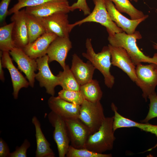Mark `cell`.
<instances>
[{"instance_id": "obj_1", "label": "cell", "mask_w": 157, "mask_h": 157, "mask_svg": "<svg viewBox=\"0 0 157 157\" xmlns=\"http://www.w3.org/2000/svg\"><path fill=\"white\" fill-rule=\"evenodd\" d=\"M142 38L141 34L138 31H135L131 34H127L123 31L108 35V39L111 45L124 49L135 65L142 62L157 64L156 57L154 56L151 58L145 55L137 46V40Z\"/></svg>"}, {"instance_id": "obj_2", "label": "cell", "mask_w": 157, "mask_h": 157, "mask_svg": "<svg viewBox=\"0 0 157 157\" xmlns=\"http://www.w3.org/2000/svg\"><path fill=\"white\" fill-rule=\"evenodd\" d=\"M113 120V116L105 117L99 129L89 137L84 148L100 154L112 149L115 139Z\"/></svg>"}, {"instance_id": "obj_3", "label": "cell", "mask_w": 157, "mask_h": 157, "mask_svg": "<svg viewBox=\"0 0 157 157\" xmlns=\"http://www.w3.org/2000/svg\"><path fill=\"white\" fill-rule=\"evenodd\" d=\"M85 45L86 52L83 53L82 56L89 61L95 69L102 74L106 86L112 88L115 83V78L110 72L112 64L108 46H104L100 52L96 53L93 48L91 38L86 39Z\"/></svg>"}, {"instance_id": "obj_4", "label": "cell", "mask_w": 157, "mask_h": 157, "mask_svg": "<svg viewBox=\"0 0 157 157\" xmlns=\"http://www.w3.org/2000/svg\"><path fill=\"white\" fill-rule=\"evenodd\" d=\"M93 1L94 6L92 12L84 18L70 24L72 29L85 23L94 22L99 23L105 27L108 35L124 31L110 18L106 8L105 0Z\"/></svg>"}, {"instance_id": "obj_5", "label": "cell", "mask_w": 157, "mask_h": 157, "mask_svg": "<svg viewBox=\"0 0 157 157\" xmlns=\"http://www.w3.org/2000/svg\"><path fill=\"white\" fill-rule=\"evenodd\" d=\"M105 118L100 101L92 102L84 100L80 105L78 119L88 128L92 134L99 129Z\"/></svg>"}, {"instance_id": "obj_6", "label": "cell", "mask_w": 157, "mask_h": 157, "mask_svg": "<svg viewBox=\"0 0 157 157\" xmlns=\"http://www.w3.org/2000/svg\"><path fill=\"white\" fill-rule=\"evenodd\" d=\"M150 64L140 63L135 68L137 79L135 82L142 90V97L146 101L149 96L155 92L157 85V64Z\"/></svg>"}, {"instance_id": "obj_7", "label": "cell", "mask_w": 157, "mask_h": 157, "mask_svg": "<svg viewBox=\"0 0 157 157\" xmlns=\"http://www.w3.org/2000/svg\"><path fill=\"white\" fill-rule=\"evenodd\" d=\"M49 122L54 129L53 137L59 157L66 156L70 142L65 119L51 111L48 115Z\"/></svg>"}, {"instance_id": "obj_8", "label": "cell", "mask_w": 157, "mask_h": 157, "mask_svg": "<svg viewBox=\"0 0 157 157\" xmlns=\"http://www.w3.org/2000/svg\"><path fill=\"white\" fill-rule=\"evenodd\" d=\"M67 13L59 12L47 17H37L46 32L54 33L59 37H69L72 29L69 23Z\"/></svg>"}, {"instance_id": "obj_9", "label": "cell", "mask_w": 157, "mask_h": 157, "mask_svg": "<svg viewBox=\"0 0 157 157\" xmlns=\"http://www.w3.org/2000/svg\"><path fill=\"white\" fill-rule=\"evenodd\" d=\"M38 72L35 78L38 80L41 87H44L47 93L54 96L55 88L59 85V78L52 73L49 65V57L47 54L36 59Z\"/></svg>"}, {"instance_id": "obj_10", "label": "cell", "mask_w": 157, "mask_h": 157, "mask_svg": "<svg viewBox=\"0 0 157 157\" xmlns=\"http://www.w3.org/2000/svg\"><path fill=\"white\" fill-rule=\"evenodd\" d=\"M9 52L19 69L25 74L29 85L33 88L36 75L35 72L37 69L36 59L30 58L22 48L15 47Z\"/></svg>"}, {"instance_id": "obj_11", "label": "cell", "mask_w": 157, "mask_h": 157, "mask_svg": "<svg viewBox=\"0 0 157 157\" xmlns=\"http://www.w3.org/2000/svg\"><path fill=\"white\" fill-rule=\"evenodd\" d=\"M112 65L121 69L131 80L135 82L137 79L135 65L126 51L123 48L109 44Z\"/></svg>"}, {"instance_id": "obj_12", "label": "cell", "mask_w": 157, "mask_h": 157, "mask_svg": "<svg viewBox=\"0 0 157 157\" xmlns=\"http://www.w3.org/2000/svg\"><path fill=\"white\" fill-rule=\"evenodd\" d=\"M26 15L25 8H23L13 13L10 18L14 23L12 37L15 47L22 49L29 43Z\"/></svg>"}, {"instance_id": "obj_13", "label": "cell", "mask_w": 157, "mask_h": 157, "mask_svg": "<svg viewBox=\"0 0 157 157\" xmlns=\"http://www.w3.org/2000/svg\"><path fill=\"white\" fill-rule=\"evenodd\" d=\"M71 145L77 149L84 148L90 135L88 128L78 118L65 119Z\"/></svg>"}, {"instance_id": "obj_14", "label": "cell", "mask_w": 157, "mask_h": 157, "mask_svg": "<svg viewBox=\"0 0 157 157\" xmlns=\"http://www.w3.org/2000/svg\"><path fill=\"white\" fill-rule=\"evenodd\" d=\"M72 47L69 37H58L47 49V54L49 57V63L56 61L63 69L66 65L65 61L68 53Z\"/></svg>"}, {"instance_id": "obj_15", "label": "cell", "mask_w": 157, "mask_h": 157, "mask_svg": "<svg viewBox=\"0 0 157 157\" xmlns=\"http://www.w3.org/2000/svg\"><path fill=\"white\" fill-rule=\"evenodd\" d=\"M105 3L107 10L112 20L127 34L133 33L139 24L145 20L149 16L148 15H146L144 17L140 19H129L116 9L111 1L105 0Z\"/></svg>"}, {"instance_id": "obj_16", "label": "cell", "mask_w": 157, "mask_h": 157, "mask_svg": "<svg viewBox=\"0 0 157 157\" xmlns=\"http://www.w3.org/2000/svg\"><path fill=\"white\" fill-rule=\"evenodd\" d=\"M10 55L9 52L0 51V57L3 67L7 68L10 73L13 88V94L14 98L17 99L20 90L23 88H27L29 84L28 81L14 66Z\"/></svg>"}, {"instance_id": "obj_17", "label": "cell", "mask_w": 157, "mask_h": 157, "mask_svg": "<svg viewBox=\"0 0 157 157\" xmlns=\"http://www.w3.org/2000/svg\"><path fill=\"white\" fill-rule=\"evenodd\" d=\"M51 111L65 119H74L79 117L80 105L67 101L59 97L51 96L48 101Z\"/></svg>"}, {"instance_id": "obj_18", "label": "cell", "mask_w": 157, "mask_h": 157, "mask_svg": "<svg viewBox=\"0 0 157 157\" xmlns=\"http://www.w3.org/2000/svg\"><path fill=\"white\" fill-rule=\"evenodd\" d=\"M68 0L53 1L38 6L26 7L25 11L26 13L37 17H43L59 12L68 13L70 12Z\"/></svg>"}, {"instance_id": "obj_19", "label": "cell", "mask_w": 157, "mask_h": 157, "mask_svg": "<svg viewBox=\"0 0 157 157\" xmlns=\"http://www.w3.org/2000/svg\"><path fill=\"white\" fill-rule=\"evenodd\" d=\"M58 37L54 33L46 32L23 49L30 58L36 59L47 54L49 46Z\"/></svg>"}, {"instance_id": "obj_20", "label": "cell", "mask_w": 157, "mask_h": 157, "mask_svg": "<svg viewBox=\"0 0 157 157\" xmlns=\"http://www.w3.org/2000/svg\"><path fill=\"white\" fill-rule=\"evenodd\" d=\"M77 82L81 85L92 80L95 68L89 60L84 63L76 53L72 55L70 69Z\"/></svg>"}, {"instance_id": "obj_21", "label": "cell", "mask_w": 157, "mask_h": 157, "mask_svg": "<svg viewBox=\"0 0 157 157\" xmlns=\"http://www.w3.org/2000/svg\"><path fill=\"white\" fill-rule=\"evenodd\" d=\"M112 110L114 113L113 123V130L123 128L135 127L141 130L154 134L157 137V125L147 123H139L126 118L120 114L117 111V108L113 103L111 104ZM157 147V143L152 147L154 149Z\"/></svg>"}, {"instance_id": "obj_22", "label": "cell", "mask_w": 157, "mask_h": 157, "mask_svg": "<svg viewBox=\"0 0 157 157\" xmlns=\"http://www.w3.org/2000/svg\"><path fill=\"white\" fill-rule=\"evenodd\" d=\"M32 122L35 126V131L36 142L35 157H55V154L51 148L50 144L44 136L41 129L40 122L36 116H33Z\"/></svg>"}, {"instance_id": "obj_23", "label": "cell", "mask_w": 157, "mask_h": 157, "mask_svg": "<svg viewBox=\"0 0 157 157\" xmlns=\"http://www.w3.org/2000/svg\"><path fill=\"white\" fill-rule=\"evenodd\" d=\"M80 91L84 100L92 102L100 101L103 95L98 81L94 79L80 85Z\"/></svg>"}, {"instance_id": "obj_24", "label": "cell", "mask_w": 157, "mask_h": 157, "mask_svg": "<svg viewBox=\"0 0 157 157\" xmlns=\"http://www.w3.org/2000/svg\"><path fill=\"white\" fill-rule=\"evenodd\" d=\"M26 20L29 43H32L46 33V30L37 17L26 13Z\"/></svg>"}, {"instance_id": "obj_25", "label": "cell", "mask_w": 157, "mask_h": 157, "mask_svg": "<svg viewBox=\"0 0 157 157\" xmlns=\"http://www.w3.org/2000/svg\"><path fill=\"white\" fill-rule=\"evenodd\" d=\"M63 71H60L57 76L59 78V85L63 89L80 91V85L77 82L70 69L66 65Z\"/></svg>"}, {"instance_id": "obj_26", "label": "cell", "mask_w": 157, "mask_h": 157, "mask_svg": "<svg viewBox=\"0 0 157 157\" xmlns=\"http://www.w3.org/2000/svg\"><path fill=\"white\" fill-rule=\"evenodd\" d=\"M14 24L11 22L0 28V49L2 51L9 52L15 47L12 37Z\"/></svg>"}, {"instance_id": "obj_27", "label": "cell", "mask_w": 157, "mask_h": 157, "mask_svg": "<svg viewBox=\"0 0 157 157\" xmlns=\"http://www.w3.org/2000/svg\"><path fill=\"white\" fill-rule=\"evenodd\" d=\"M115 4L116 9L120 12L126 13L131 19L142 18L146 15L142 11L135 8L129 0H110Z\"/></svg>"}, {"instance_id": "obj_28", "label": "cell", "mask_w": 157, "mask_h": 157, "mask_svg": "<svg viewBox=\"0 0 157 157\" xmlns=\"http://www.w3.org/2000/svg\"><path fill=\"white\" fill-rule=\"evenodd\" d=\"M67 157H111V154H100L86 148L77 149L70 145L66 156Z\"/></svg>"}, {"instance_id": "obj_29", "label": "cell", "mask_w": 157, "mask_h": 157, "mask_svg": "<svg viewBox=\"0 0 157 157\" xmlns=\"http://www.w3.org/2000/svg\"><path fill=\"white\" fill-rule=\"evenodd\" d=\"M58 96L67 101L79 105L84 100L80 91L62 89L58 92Z\"/></svg>"}, {"instance_id": "obj_30", "label": "cell", "mask_w": 157, "mask_h": 157, "mask_svg": "<svg viewBox=\"0 0 157 157\" xmlns=\"http://www.w3.org/2000/svg\"><path fill=\"white\" fill-rule=\"evenodd\" d=\"M64 0H18V2L8 10V15L24 7L38 6L50 1Z\"/></svg>"}, {"instance_id": "obj_31", "label": "cell", "mask_w": 157, "mask_h": 157, "mask_svg": "<svg viewBox=\"0 0 157 157\" xmlns=\"http://www.w3.org/2000/svg\"><path fill=\"white\" fill-rule=\"evenodd\" d=\"M148 98L150 100L149 109L146 117L140 122L147 123L151 119L157 117V95L156 92L150 94Z\"/></svg>"}, {"instance_id": "obj_32", "label": "cell", "mask_w": 157, "mask_h": 157, "mask_svg": "<svg viewBox=\"0 0 157 157\" xmlns=\"http://www.w3.org/2000/svg\"><path fill=\"white\" fill-rule=\"evenodd\" d=\"M31 144L28 140L26 139L20 147L17 146L15 150L10 153L9 157H26L27 149L30 147Z\"/></svg>"}, {"instance_id": "obj_33", "label": "cell", "mask_w": 157, "mask_h": 157, "mask_svg": "<svg viewBox=\"0 0 157 157\" xmlns=\"http://www.w3.org/2000/svg\"><path fill=\"white\" fill-rule=\"evenodd\" d=\"M70 11H73L77 9L82 11L84 15H88L91 13L86 0H77V1L70 6Z\"/></svg>"}, {"instance_id": "obj_34", "label": "cell", "mask_w": 157, "mask_h": 157, "mask_svg": "<svg viewBox=\"0 0 157 157\" xmlns=\"http://www.w3.org/2000/svg\"><path fill=\"white\" fill-rule=\"evenodd\" d=\"M11 0H1L0 3V23L1 26L6 24V18L8 15V10Z\"/></svg>"}, {"instance_id": "obj_35", "label": "cell", "mask_w": 157, "mask_h": 157, "mask_svg": "<svg viewBox=\"0 0 157 157\" xmlns=\"http://www.w3.org/2000/svg\"><path fill=\"white\" fill-rule=\"evenodd\" d=\"M10 153L9 147L1 138H0V157H9Z\"/></svg>"}, {"instance_id": "obj_36", "label": "cell", "mask_w": 157, "mask_h": 157, "mask_svg": "<svg viewBox=\"0 0 157 157\" xmlns=\"http://www.w3.org/2000/svg\"><path fill=\"white\" fill-rule=\"evenodd\" d=\"M3 67L2 65L1 60L0 59V79L2 81H4L5 78L4 77V72L3 69Z\"/></svg>"}, {"instance_id": "obj_37", "label": "cell", "mask_w": 157, "mask_h": 157, "mask_svg": "<svg viewBox=\"0 0 157 157\" xmlns=\"http://www.w3.org/2000/svg\"><path fill=\"white\" fill-rule=\"evenodd\" d=\"M131 1H134L135 2H137L138 0H130Z\"/></svg>"}, {"instance_id": "obj_38", "label": "cell", "mask_w": 157, "mask_h": 157, "mask_svg": "<svg viewBox=\"0 0 157 157\" xmlns=\"http://www.w3.org/2000/svg\"><path fill=\"white\" fill-rule=\"evenodd\" d=\"M154 56H156V57H157V53H155Z\"/></svg>"}, {"instance_id": "obj_39", "label": "cell", "mask_w": 157, "mask_h": 157, "mask_svg": "<svg viewBox=\"0 0 157 157\" xmlns=\"http://www.w3.org/2000/svg\"><path fill=\"white\" fill-rule=\"evenodd\" d=\"M156 48H157V46H156Z\"/></svg>"}]
</instances>
